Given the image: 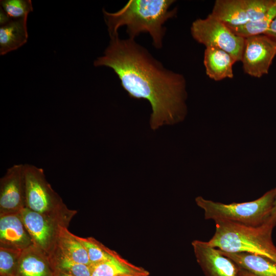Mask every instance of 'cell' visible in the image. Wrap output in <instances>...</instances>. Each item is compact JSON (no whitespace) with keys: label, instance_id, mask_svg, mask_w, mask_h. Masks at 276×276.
Instances as JSON below:
<instances>
[{"label":"cell","instance_id":"7a4b0ae2","mask_svg":"<svg viewBox=\"0 0 276 276\" xmlns=\"http://www.w3.org/2000/svg\"><path fill=\"white\" fill-rule=\"evenodd\" d=\"M174 2L173 0H130L116 12L103 9L109 37L118 34L119 29L125 26L129 38L134 39L141 33H148L153 46L161 49L166 32L164 24L177 13L176 8L170 10Z\"/></svg>","mask_w":276,"mask_h":276},{"label":"cell","instance_id":"ba28073f","mask_svg":"<svg viewBox=\"0 0 276 276\" xmlns=\"http://www.w3.org/2000/svg\"><path fill=\"white\" fill-rule=\"evenodd\" d=\"M276 56V42L265 34L245 38L241 61L244 72L261 78L268 74Z\"/></svg>","mask_w":276,"mask_h":276},{"label":"cell","instance_id":"4316f807","mask_svg":"<svg viewBox=\"0 0 276 276\" xmlns=\"http://www.w3.org/2000/svg\"><path fill=\"white\" fill-rule=\"evenodd\" d=\"M238 276H256L247 271L242 269L239 267V270L238 272Z\"/></svg>","mask_w":276,"mask_h":276},{"label":"cell","instance_id":"ffe728a7","mask_svg":"<svg viewBox=\"0 0 276 276\" xmlns=\"http://www.w3.org/2000/svg\"><path fill=\"white\" fill-rule=\"evenodd\" d=\"M275 17L276 4L263 18L258 21L247 22L241 26L228 27L235 34L246 38L264 34Z\"/></svg>","mask_w":276,"mask_h":276},{"label":"cell","instance_id":"e0dca14e","mask_svg":"<svg viewBox=\"0 0 276 276\" xmlns=\"http://www.w3.org/2000/svg\"><path fill=\"white\" fill-rule=\"evenodd\" d=\"M56 248L64 255L73 261L90 265L85 248L77 238V236L68 231V227H61Z\"/></svg>","mask_w":276,"mask_h":276},{"label":"cell","instance_id":"cb8c5ba5","mask_svg":"<svg viewBox=\"0 0 276 276\" xmlns=\"http://www.w3.org/2000/svg\"><path fill=\"white\" fill-rule=\"evenodd\" d=\"M248 22L263 18L276 4V0H245Z\"/></svg>","mask_w":276,"mask_h":276},{"label":"cell","instance_id":"484cf974","mask_svg":"<svg viewBox=\"0 0 276 276\" xmlns=\"http://www.w3.org/2000/svg\"><path fill=\"white\" fill-rule=\"evenodd\" d=\"M270 218L276 222V194L273 201L272 208L271 211Z\"/></svg>","mask_w":276,"mask_h":276},{"label":"cell","instance_id":"f546056e","mask_svg":"<svg viewBox=\"0 0 276 276\" xmlns=\"http://www.w3.org/2000/svg\"><path fill=\"white\" fill-rule=\"evenodd\" d=\"M129 275H131V274H121L118 276H129Z\"/></svg>","mask_w":276,"mask_h":276},{"label":"cell","instance_id":"30bf717a","mask_svg":"<svg viewBox=\"0 0 276 276\" xmlns=\"http://www.w3.org/2000/svg\"><path fill=\"white\" fill-rule=\"evenodd\" d=\"M197 263L205 276H238L239 267L208 242L192 241Z\"/></svg>","mask_w":276,"mask_h":276},{"label":"cell","instance_id":"277c9868","mask_svg":"<svg viewBox=\"0 0 276 276\" xmlns=\"http://www.w3.org/2000/svg\"><path fill=\"white\" fill-rule=\"evenodd\" d=\"M276 194V188L251 201L225 204L207 200L202 196L195 198L196 204L204 211L206 220H225L244 225L258 226L269 218Z\"/></svg>","mask_w":276,"mask_h":276},{"label":"cell","instance_id":"7c38bea8","mask_svg":"<svg viewBox=\"0 0 276 276\" xmlns=\"http://www.w3.org/2000/svg\"><path fill=\"white\" fill-rule=\"evenodd\" d=\"M15 276H54L49 256L32 245L22 251Z\"/></svg>","mask_w":276,"mask_h":276},{"label":"cell","instance_id":"603a6c76","mask_svg":"<svg viewBox=\"0 0 276 276\" xmlns=\"http://www.w3.org/2000/svg\"><path fill=\"white\" fill-rule=\"evenodd\" d=\"M1 8L13 19L28 17L29 13L33 11L30 0L1 1Z\"/></svg>","mask_w":276,"mask_h":276},{"label":"cell","instance_id":"ac0fdd59","mask_svg":"<svg viewBox=\"0 0 276 276\" xmlns=\"http://www.w3.org/2000/svg\"><path fill=\"white\" fill-rule=\"evenodd\" d=\"M90 266L91 276H118L121 274H134L146 270L141 267L131 264L120 256Z\"/></svg>","mask_w":276,"mask_h":276},{"label":"cell","instance_id":"8992f818","mask_svg":"<svg viewBox=\"0 0 276 276\" xmlns=\"http://www.w3.org/2000/svg\"><path fill=\"white\" fill-rule=\"evenodd\" d=\"M193 38L206 48L220 49L229 53L237 61H241L245 38L235 34L225 24L210 14L198 18L191 27Z\"/></svg>","mask_w":276,"mask_h":276},{"label":"cell","instance_id":"5b68a950","mask_svg":"<svg viewBox=\"0 0 276 276\" xmlns=\"http://www.w3.org/2000/svg\"><path fill=\"white\" fill-rule=\"evenodd\" d=\"M26 208L38 213L71 221L77 211L70 210L47 180L42 169L24 165Z\"/></svg>","mask_w":276,"mask_h":276},{"label":"cell","instance_id":"44dd1931","mask_svg":"<svg viewBox=\"0 0 276 276\" xmlns=\"http://www.w3.org/2000/svg\"><path fill=\"white\" fill-rule=\"evenodd\" d=\"M77 238L85 248L90 265L96 264L120 256L117 252L108 248L93 237L83 238L77 236Z\"/></svg>","mask_w":276,"mask_h":276},{"label":"cell","instance_id":"9a60e30c","mask_svg":"<svg viewBox=\"0 0 276 276\" xmlns=\"http://www.w3.org/2000/svg\"><path fill=\"white\" fill-rule=\"evenodd\" d=\"M28 17L11 19L0 27V55L16 50L28 40Z\"/></svg>","mask_w":276,"mask_h":276},{"label":"cell","instance_id":"3957f363","mask_svg":"<svg viewBox=\"0 0 276 276\" xmlns=\"http://www.w3.org/2000/svg\"><path fill=\"white\" fill-rule=\"evenodd\" d=\"M215 232L208 241L211 246L227 252H249L276 262V246L272 233L276 222L269 219L253 226L225 220H217Z\"/></svg>","mask_w":276,"mask_h":276},{"label":"cell","instance_id":"5bb4252c","mask_svg":"<svg viewBox=\"0 0 276 276\" xmlns=\"http://www.w3.org/2000/svg\"><path fill=\"white\" fill-rule=\"evenodd\" d=\"M219 250L239 268L256 276H276V262L267 258L249 252H227Z\"/></svg>","mask_w":276,"mask_h":276},{"label":"cell","instance_id":"9c48e42d","mask_svg":"<svg viewBox=\"0 0 276 276\" xmlns=\"http://www.w3.org/2000/svg\"><path fill=\"white\" fill-rule=\"evenodd\" d=\"M25 208L24 165L16 164L0 180V215L19 213Z\"/></svg>","mask_w":276,"mask_h":276},{"label":"cell","instance_id":"f1b7e54d","mask_svg":"<svg viewBox=\"0 0 276 276\" xmlns=\"http://www.w3.org/2000/svg\"><path fill=\"white\" fill-rule=\"evenodd\" d=\"M149 272L148 271L146 270L143 272H141V273L134 274H131V275H129V276H149Z\"/></svg>","mask_w":276,"mask_h":276},{"label":"cell","instance_id":"52a82bcc","mask_svg":"<svg viewBox=\"0 0 276 276\" xmlns=\"http://www.w3.org/2000/svg\"><path fill=\"white\" fill-rule=\"evenodd\" d=\"M20 214L33 245L50 256L56 248L61 227H68L70 222L43 215L27 208L22 209Z\"/></svg>","mask_w":276,"mask_h":276},{"label":"cell","instance_id":"7402d4cb","mask_svg":"<svg viewBox=\"0 0 276 276\" xmlns=\"http://www.w3.org/2000/svg\"><path fill=\"white\" fill-rule=\"evenodd\" d=\"M22 251L0 247V276H15Z\"/></svg>","mask_w":276,"mask_h":276},{"label":"cell","instance_id":"4fadbf2b","mask_svg":"<svg viewBox=\"0 0 276 276\" xmlns=\"http://www.w3.org/2000/svg\"><path fill=\"white\" fill-rule=\"evenodd\" d=\"M236 62L227 52L217 48H206L203 64L207 76L215 81L234 77L233 66Z\"/></svg>","mask_w":276,"mask_h":276},{"label":"cell","instance_id":"8fae6325","mask_svg":"<svg viewBox=\"0 0 276 276\" xmlns=\"http://www.w3.org/2000/svg\"><path fill=\"white\" fill-rule=\"evenodd\" d=\"M19 213L0 215V247L23 250L33 245Z\"/></svg>","mask_w":276,"mask_h":276},{"label":"cell","instance_id":"2e32d148","mask_svg":"<svg viewBox=\"0 0 276 276\" xmlns=\"http://www.w3.org/2000/svg\"><path fill=\"white\" fill-rule=\"evenodd\" d=\"M211 14L228 27L248 22L245 0H217Z\"/></svg>","mask_w":276,"mask_h":276},{"label":"cell","instance_id":"d6986e66","mask_svg":"<svg viewBox=\"0 0 276 276\" xmlns=\"http://www.w3.org/2000/svg\"><path fill=\"white\" fill-rule=\"evenodd\" d=\"M49 258L54 270L74 276H91L90 265L73 261L64 255L57 248Z\"/></svg>","mask_w":276,"mask_h":276},{"label":"cell","instance_id":"6da1fadb","mask_svg":"<svg viewBox=\"0 0 276 276\" xmlns=\"http://www.w3.org/2000/svg\"><path fill=\"white\" fill-rule=\"evenodd\" d=\"M103 56L95 66L113 70L122 87L134 99H144L151 105V128L182 122L187 114V92L184 76L166 68L134 39L110 37Z\"/></svg>","mask_w":276,"mask_h":276},{"label":"cell","instance_id":"d4e9b609","mask_svg":"<svg viewBox=\"0 0 276 276\" xmlns=\"http://www.w3.org/2000/svg\"><path fill=\"white\" fill-rule=\"evenodd\" d=\"M276 42V17L271 22L269 27L264 34Z\"/></svg>","mask_w":276,"mask_h":276},{"label":"cell","instance_id":"83f0119b","mask_svg":"<svg viewBox=\"0 0 276 276\" xmlns=\"http://www.w3.org/2000/svg\"><path fill=\"white\" fill-rule=\"evenodd\" d=\"M54 276H74L58 270H54Z\"/></svg>","mask_w":276,"mask_h":276}]
</instances>
